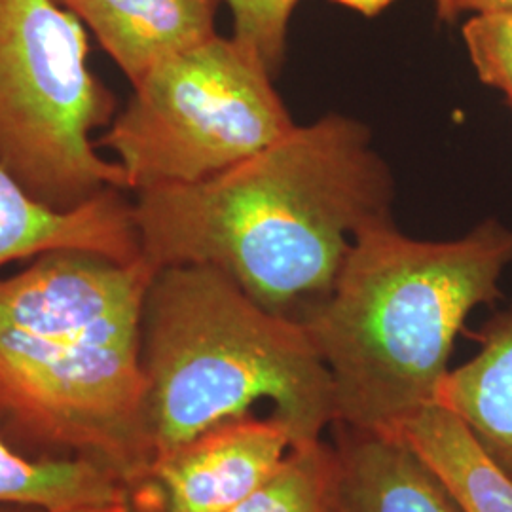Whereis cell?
Listing matches in <instances>:
<instances>
[{
    "instance_id": "6da1fadb",
    "label": "cell",
    "mask_w": 512,
    "mask_h": 512,
    "mask_svg": "<svg viewBox=\"0 0 512 512\" xmlns=\"http://www.w3.org/2000/svg\"><path fill=\"white\" fill-rule=\"evenodd\" d=\"M148 262L202 264L264 310L304 321L355 238L393 220L395 181L365 124L327 114L202 183L135 194Z\"/></svg>"
},
{
    "instance_id": "7a4b0ae2",
    "label": "cell",
    "mask_w": 512,
    "mask_h": 512,
    "mask_svg": "<svg viewBox=\"0 0 512 512\" xmlns=\"http://www.w3.org/2000/svg\"><path fill=\"white\" fill-rule=\"evenodd\" d=\"M156 272L69 249L0 279V429L92 461L129 494L154 463L141 346Z\"/></svg>"
},
{
    "instance_id": "3957f363",
    "label": "cell",
    "mask_w": 512,
    "mask_h": 512,
    "mask_svg": "<svg viewBox=\"0 0 512 512\" xmlns=\"http://www.w3.org/2000/svg\"><path fill=\"white\" fill-rule=\"evenodd\" d=\"M511 264L512 230L495 219L448 241L410 238L393 220L363 230L302 321L329 368L336 423L399 437L435 403L465 319L501 296Z\"/></svg>"
},
{
    "instance_id": "277c9868",
    "label": "cell",
    "mask_w": 512,
    "mask_h": 512,
    "mask_svg": "<svg viewBox=\"0 0 512 512\" xmlns=\"http://www.w3.org/2000/svg\"><path fill=\"white\" fill-rule=\"evenodd\" d=\"M141 359L154 459L270 404L294 446L336 423L329 368L300 321L264 310L217 268L158 270L145 298Z\"/></svg>"
},
{
    "instance_id": "5b68a950",
    "label": "cell",
    "mask_w": 512,
    "mask_h": 512,
    "mask_svg": "<svg viewBox=\"0 0 512 512\" xmlns=\"http://www.w3.org/2000/svg\"><path fill=\"white\" fill-rule=\"evenodd\" d=\"M88 54L84 23L59 0H0V167L61 211L128 190L92 139L116 99Z\"/></svg>"
},
{
    "instance_id": "8992f818",
    "label": "cell",
    "mask_w": 512,
    "mask_h": 512,
    "mask_svg": "<svg viewBox=\"0 0 512 512\" xmlns=\"http://www.w3.org/2000/svg\"><path fill=\"white\" fill-rule=\"evenodd\" d=\"M274 78L249 44L217 33L133 86L97 147L112 152L135 194L202 183L296 128Z\"/></svg>"
},
{
    "instance_id": "52a82bcc",
    "label": "cell",
    "mask_w": 512,
    "mask_h": 512,
    "mask_svg": "<svg viewBox=\"0 0 512 512\" xmlns=\"http://www.w3.org/2000/svg\"><path fill=\"white\" fill-rule=\"evenodd\" d=\"M289 429L268 418L222 421L154 459L129 497L154 512H228L293 450Z\"/></svg>"
},
{
    "instance_id": "ba28073f",
    "label": "cell",
    "mask_w": 512,
    "mask_h": 512,
    "mask_svg": "<svg viewBox=\"0 0 512 512\" xmlns=\"http://www.w3.org/2000/svg\"><path fill=\"white\" fill-rule=\"evenodd\" d=\"M109 190L76 209L61 211L33 198L0 167V268L54 251H92L120 262L143 258L133 202Z\"/></svg>"
},
{
    "instance_id": "9c48e42d",
    "label": "cell",
    "mask_w": 512,
    "mask_h": 512,
    "mask_svg": "<svg viewBox=\"0 0 512 512\" xmlns=\"http://www.w3.org/2000/svg\"><path fill=\"white\" fill-rule=\"evenodd\" d=\"M84 23L131 86L173 55L217 35L222 0H59Z\"/></svg>"
},
{
    "instance_id": "30bf717a",
    "label": "cell",
    "mask_w": 512,
    "mask_h": 512,
    "mask_svg": "<svg viewBox=\"0 0 512 512\" xmlns=\"http://www.w3.org/2000/svg\"><path fill=\"white\" fill-rule=\"evenodd\" d=\"M338 427V512H463L401 437Z\"/></svg>"
},
{
    "instance_id": "8fae6325",
    "label": "cell",
    "mask_w": 512,
    "mask_h": 512,
    "mask_svg": "<svg viewBox=\"0 0 512 512\" xmlns=\"http://www.w3.org/2000/svg\"><path fill=\"white\" fill-rule=\"evenodd\" d=\"M478 351L440 380L435 403L458 416L512 476V302L476 332Z\"/></svg>"
},
{
    "instance_id": "7c38bea8",
    "label": "cell",
    "mask_w": 512,
    "mask_h": 512,
    "mask_svg": "<svg viewBox=\"0 0 512 512\" xmlns=\"http://www.w3.org/2000/svg\"><path fill=\"white\" fill-rule=\"evenodd\" d=\"M399 437L437 473L461 511L512 512V476L444 406H425Z\"/></svg>"
},
{
    "instance_id": "4fadbf2b",
    "label": "cell",
    "mask_w": 512,
    "mask_h": 512,
    "mask_svg": "<svg viewBox=\"0 0 512 512\" xmlns=\"http://www.w3.org/2000/svg\"><path fill=\"white\" fill-rule=\"evenodd\" d=\"M118 501H129L128 488L92 461L29 459L0 440V505L63 511Z\"/></svg>"
},
{
    "instance_id": "5bb4252c",
    "label": "cell",
    "mask_w": 512,
    "mask_h": 512,
    "mask_svg": "<svg viewBox=\"0 0 512 512\" xmlns=\"http://www.w3.org/2000/svg\"><path fill=\"white\" fill-rule=\"evenodd\" d=\"M228 512H338V461L323 439L293 446L253 494Z\"/></svg>"
},
{
    "instance_id": "9a60e30c",
    "label": "cell",
    "mask_w": 512,
    "mask_h": 512,
    "mask_svg": "<svg viewBox=\"0 0 512 512\" xmlns=\"http://www.w3.org/2000/svg\"><path fill=\"white\" fill-rule=\"evenodd\" d=\"M463 42L478 78L512 107V10L471 16L463 25Z\"/></svg>"
},
{
    "instance_id": "2e32d148",
    "label": "cell",
    "mask_w": 512,
    "mask_h": 512,
    "mask_svg": "<svg viewBox=\"0 0 512 512\" xmlns=\"http://www.w3.org/2000/svg\"><path fill=\"white\" fill-rule=\"evenodd\" d=\"M234 18V37L249 44L277 76L287 52L289 21L298 0H224Z\"/></svg>"
},
{
    "instance_id": "e0dca14e",
    "label": "cell",
    "mask_w": 512,
    "mask_h": 512,
    "mask_svg": "<svg viewBox=\"0 0 512 512\" xmlns=\"http://www.w3.org/2000/svg\"><path fill=\"white\" fill-rule=\"evenodd\" d=\"M437 14L444 21H454L463 14H488L512 10V0H433Z\"/></svg>"
},
{
    "instance_id": "ac0fdd59",
    "label": "cell",
    "mask_w": 512,
    "mask_h": 512,
    "mask_svg": "<svg viewBox=\"0 0 512 512\" xmlns=\"http://www.w3.org/2000/svg\"><path fill=\"white\" fill-rule=\"evenodd\" d=\"M40 512H135L129 507V501H118V503H107V505H86V507H73L63 511H40Z\"/></svg>"
}]
</instances>
